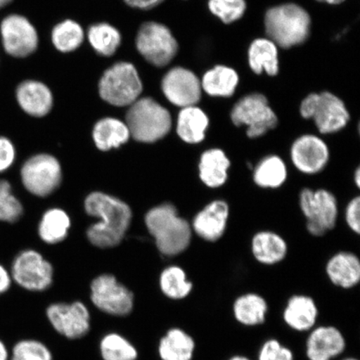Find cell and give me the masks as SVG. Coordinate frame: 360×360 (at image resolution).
I'll list each match as a JSON object with an SVG mask.
<instances>
[{
    "mask_svg": "<svg viewBox=\"0 0 360 360\" xmlns=\"http://www.w3.org/2000/svg\"><path fill=\"white\" fill-rule=\"evenodd\" d=\"M146 224L162 255L173 257L183 253L191 245V225L179 216L173 205H161L148 211Z\"/></svg>",
    "mask_w": 360,
    "mask_h": 360,
    "instance_id": "obj_2",
    "label": "cell"
},
{
    "mask_svg": "<svg viewBox=\"0 0 360 360\" xmlns=\"http://www.w3.org/2000/svg\"><path fill=\"white\" fill-rule=\"evenodd\" d=\"M319 309L311 297L296 295L290 297L283 311V322L291 330L309 332L316 326Z\"/></svg>",
    "mask_w": 360,
    "mask_h": 360,
    "instance_id": "obj_20",
    "label": "cell"
},
{
    "mask_svg": "<svg viewBox=\"0 0 360 360\" xmlns=\"http://www.w3.org/2000/svg\"><path fill=\"white\" fill-rule=\"evenodd\" d=\"M130 132L127 124L118 119L105 118L98 121L93 130L94 143L98 150L109 151L127 143Z\"/></svg>",
    "mask_w": 360,
    "mask_h": 360,
    "instance_id": "obj_29",
    "label": "cell"
},
{
    "mask_svg": "<svg viewBox=\"0 0 360 360\" xmlns=\"http://www.w3.org/2000/svg\"><path fill=\"white\" fill-rule=\"evenodd\" d=\"M229 217V206L226 201H211L193 218L192 231L207 242L218 241L226 231Z\"/></svg>",
    "mask_w": 360,
    "mask_h": 360,
    "instance_id": "obj_18",
    "label": "cell"
},
{
    "mask_svg": "<svg viewBox=\"0 0 360 360\" xmlns=\"http://www.w3.org/2000/svg\"><path fill=\"white\" fill-rule=\"evenodd\" d=\"M16 160V148L10 139L0 136V174L10 169Z\"/></svg>",
    "mask_w": 360,
    "mask_h": 360,
    "instance_id": "obj_40",
    "label": "cell"
},
{
    "mask_svg": "<svg viewBox=\"0 0 360 360\" xmlns=\"http://www.w3.org/2000/svg\"><path fill=\"white\" fill-rule=\"evenodd\" d=\"M231 118L238 127L246 126V134L250 139L263 136L278 124V117L268 98L259 93L248 94L238 100L233 107Z\"/></svg>",
    "mask_w": 360,
    "mask_h": 360,
    "instance_id": "obj_8",
    "label": "cell"
},
{
    "mask_svg": "<svg viewBox=\"0 0 360 360\" xmlns=\"http://www.w3.org/2000/svg\"><path fill=\"white\" fill-rule=\"evenodd\" d=\"M16 100L27 115H47L53 107V96L47 85L36 80L22 81L16 89Z\"/></svg>",
    "mask_w": 360,
    "mask_h": 360,
    "instance_id": "obj_19",
    "label": "cell"
},
{
    "mask_svg": "<svg viewBox=\"0 0 360 360\" xmlns=\"http://www.w3.org/2000/svg\"><path fill=\"white\" fill-rule=\"evenodd\" d=\"M90 299L102 312L114 316H127L134 308V295L110 274H103L93 281Z\"/></svg>",
    "mask_w": 360,
    "mask_h": 360,
    "instance_id": "obj_12",
    "label": "cell"
},
{
    "mask_svg": "<svg viewBox=\"0 0 360 360\" xmlns=\"http://www.w3.org/2000/svg\"><path fill=\"white\" fill-rule=\"evenodd\" d=\"M46 315L55 330L67 339H80L86 335L90 330L89 309L79 301L49 305Z\"/></svg>",
    "mask_w": 360,
    "mask_h": 360,
    "instance_id": "obj_14",
    "label": "cell"
},
{
    "mask_svg": "<svg viewBox=\"0 0 360 360\" xmlns=\"http://www.w3.org/2000/svg\"><path fill=\"white\" fill-rule=\"evenodd\" d=\"M227 360H252L249 357L245 356V355L236 354L233 356L228 359Z\"/></svg>",
    "mask_w": 360,
    "mask_h": 360,
    "instance_id": "obj_47",
    "label": "cell"
},
{
    "mask_svg": "<svg viewBox=\"0 0 360 360\" xmlns=\"http://www.w3.org/2000/svg\"><path fill=\"white\" fill-rule=\"evenodd\" d=\"M20 178L25 190L38 197H46L60 186L62 169L56 158L47 154L30 157L22 165Z\"/></svg>",
    "mask_w": 360,
    "mask_h": 360,
    "instance_id": "obj_10",
    "label": "cell"
},
{
    "mask_svg": "<svg viewBox=\"0 0 360 360\" xmlns=\"http://www.w3.org/2000/svg\"><path fill=\"white\" fill-rule=\"evenodd\" d=\"M135 43L139 53L156 67L168 65L178 53L177 40L168 27L157 22L143 24Z\"/></svg>",
    "mask_w": 360,
    "mask_h": 360,
    "instance_id": "obj_9",
    "label": "cell"
},
{
    "mask_svg": "<svg viewBox=\"0 0 360 360\" xmlns=\"http://www.w3.org/2000/svg\"><path fill=\"white\" fill-rule=\"evenodd\" d=\"M305 349L309 360H332L345 352V337L335 326L314 327L309 331Z\"/></svg>",
    "mask_w": 360,
    "mask_h": 360,
    "instance_id": "obj_17",
    "label": "cell"
},
{
    "mask_svg": "<svg viewBox=\"0 0 360 360\" xmlns=\"http://www.w3.org/2000/svg\"><path fill=\"white\" fill-rule=\"evenodd\" d=\"M251 250L259 263L274 265L285 259L288 245L285 238L278 233L264 231L255 233L252 238Z\"/></svg>",
    "mask_w": 360,
    "mask_h": 360,
    "instance_id": "obj_23",
    "label": "cell"
},
{
    "mask_svg": "<svg viewBox=\"0 0 360 360\" xmlns=\"http://www.w3.org/2000/svg\"><path fill=\"white\" fill-rule=\"evenodd\" d=\"M342 360H359V359H356V358H354V357H348V358H345V359H342Z\"/></svg>",
    "mask_w": 360,
    "mask_h": 360,
    "instance_id": "obj_49",
    "label": "cell"
},
{
    "mask_svg": "<svg viewBox=\"0 0 360 360\" xmlns=\"http://www.w3.org/2000/svg\"><path fill=\"white\" fill-rule=\"evenodd\" d=\"M209 125V117L200 108H182L178 115L176 132L184 142L197 145L204 141Z\"/></svg>",
    "mask_w": 360,
    "mask_h": 360,
    "instance_id": "obj_24",
    "label": "cell"
},
{
    "mask_svg": "<svg viewBox=\"0 0 360 360\" xmlns=\"http://www.w3.org/2000/svg\"><path fill=\"white\" fill-rule=\"evenodd\" d=\"M258 360H295V354L280 340L269 339L261 346Z\"/></svg>",
    "mask_w": 360,
    "mask_h": 360,
    "instance_id": "obj_39",
    "label": "cell"
},
{
    "mask_svg": "<svg viewBox=\"0 0 360 360\" xmlns=\"http://www.w3.org/2000/svg\"><path fill=\"white\" fill-rule=\"evenodd\" d=\"M288 169L285 162L278 155H269L261 160L254 169V181L263 188H277L285 183Z\"/></svg>",
    "mask_w": 360,
    "mask_h": 360,
    "instance_id": "obj_30",
    "label": "cell"
},
{
    "mask_svg": "<svg viewBox=\"0 0 360 360\" xmlns=\"http://www.w3.org/2000/svg\"><path fill=\"white\" fill-rule=\"evenodd\" d=\"M160 285L163 294L169 299H186L193 290V283L188 281L186 273L179 266H169L162 272Z\"/></svg>",
    "mask_w": 360,
    "mask_h": 360,
    "instance_id": "obj_33",
    "label": "cell"
},
{
    "mask_svg": "<svg viewBox=\"0 0 360 360\" xmlns=\"http://www.w3.org/2000/svg\"><path fill=\"white\" fill-rule=\"evenodd\" d=\"M330 148L321 137L304 134L296 139L290 148V159L300 173L317 174L326 169L330 160Z\"/></svg>",
    "mask_w": 360,
    "mask_h": 360,
    "instance_id": "obj_16",
    "label": "cell"
},
{
    "mask_svg": "<svg viewBox=\"0 0 360 360\" xmlns=\"http://www.w3.org/2000/svg\"><path fill=\"white\" fill-rule=\"evenodd\" d=\"M12 280L26 290L39 292L49 289L53 283V270L41 254L33 250L20 252L12 263Z\"/></svg>",
    "mask_w": 360,
    "mask_h": 360,
    "instance_id": "obj_11",
    "label": "cell"
},
{
    "mask_svg": "<svg viewBox=\"0 0 360 360\" xmlns=\"http://www.w3.org/2000/svg\"><path fill=\"white\" fill-rule=\"evenodd\" d=\"M248 61L255 74L265 72L269 76H276L280 70L278 47L269 38L256 39L250 45Z\"/></svg>",
    "mask_w": 360,
    "mask_h": 360,
    "instance_id": "obj_25",
    "label": "cell"
},
{
    "mask_svg": "<svg viewBox=\"0 0 360 360\" xmlns=\"http://www.w3.org/2000/svg\"><path fill=\"white\" fill-rule=\"evenodd\" d=\"M209 10L224 24L240 20L247 8L245 0H209Z\"/></svg>",
    "mask_w": 360,
    "mask_h": 360,
    "instance_id": "obj_37",
    "label": "cell"
},
{
    "mask_svg": "<svg viewBox=\"0 0 360 360\" xmlns=\"http://www.w3.org/2000/svg\"><path fill=\"white\" fill-rule=\"evenodd\" d=\"M0 39L4 52L13 58L28 57L37 49L39 37L26 17L11 13L0 22Z\"/></svg>",
    "mask_w": 360,
    "mask_h": 360,
    "instance_id": "obj_13",
    "label": "cell"
},
{
    "mask_svg": "<svg viewBox=\"0 0 360 360\" xmlns=\"http://www.w3.org/2000/svg\"><path fill=\"white\" fill-rule=\"evenodd\" d=\"M130 136L141 143H154L172 128L170 112L154 98H142L130 105L126 115Z\"/></svg>",
    "mask_w": 360,
    "mask_h": 360,
    "instance_id": "obj_4",
    "label": "cell"
},
{
    "mask_svg": "<svg viewBox=\"0 0 360 360\" xmlns=\"http://www.w3.org/2000/svg\"><path fill=\"white\" fill-rule=\"evenodd\" d=\"M305 120H314L319 133L335 134L349 123L350 116L343 101L330 92L312 93L305 97L300 108Z\"/></svg>",
    "mask_w": 360,
    "mask_h": 360,
    "instance_id": "obj_6",
    "label": "cell"
},
{
    "mask_svg": "<svg viewBox=\"0 0 360 360\" xmlns=\"http://www.w3.org/2000/svg\"><path fill=\"white\" fill-rule=\"evenodd\" d=\"M124 1L130 7L147 11L160 6L165 0H124Z\"/></svg>",
    "mask_w": 360,
    "mask_h": 360,
    "instance_id": "obj_42",
    "label": "cell"
},
{
    "mask_svg": "<svg viewBox=\"0 0 360 360\" xmlns=\"http://www.w3.org/2000/svg\"><path fill=\"white\" fill-rule=\"evenodd\" d=\"M12 281L10 270H8L2 264H0V295L11 289Z\"/></svg>",
    "mask_w": 360,
    "mask_h": 360,
    "instance_id": "obj_43",
    "label": "cell"
},
{
    "mask_svg": "<svg viewBox=\"0 0 360 360\" xmlns=\"http://www.w3.org/2000/svg\"><path fill=\"white\" fill-rule=\"evenodd\" d=\"M167 100L180 108L195 106L202 96L200 79L190 70L175 67L167 72L161 84Z\"/></svg>",
    "mask_w": 360,
    "mask_h": 360,
    "instance_id": "obj_15",
    "label": "cell"
},
{
    "mask_svg": "<svg viewBox=\"0 0 360 360\" xmlns=\"http://www.w3.org/2000/svg\"><path fill=\"white\" fill-rule=\"evenodd\" d=\"M345 220L349 228L355 233H360V198L354 197L346 207Z\"/></svg>",
    "mask_w": 360,
    "mask_h": 360,
    "instance_id": "obj_41",
    "label": "cell"
},
{
    "mask_svg": "<svg viewBox=\"0 0 360 360\" xmlns=\"http://www.w3.org/2000/svg\"><path fill=\"white\" fill-rule=\"evenodd\" d=\"M100 350L103 360H137L139 356L135 346L117 333L102 338Z\"/></svg>",
    "mask_w": 360,
    "mask_h": 360,
    "instance_id": "obj_35",
    "label": "cell"
},
{
    "mask_svg": "<svg viewBox=\"0 0 360 360\" xmlns=\"http://www.w3.org/2000/svg\"><path fill=\"white\" fill-rule=\"evenodd\" d=\"M88 39L94 51L103 56L114 55L121 44L120 31L107 22H98L90 27Z\"/></svg>",
    "mask_w": 360,
    "mask_h": 360,
    "instance_id": "obj_32",
    "label": "cell"
},
{
    "mask_svg": "<svg viewBox=\"0 0 360 360\" xmlns=\"http://www.w3.org/2000/svg\"><path fill=\"white\" fill-rule=\"evenodd\" d=\"M52 42L58 51L69 53L78 49L84 39V33L77 22L67 20L57 25L52 31Z\"/></svg>",
    "mask_w": 360,
    "mask_h": 360,
    "instance_id": "obj_34",
    "label": "cell"
},
{
    "mask_svg": "<svg viewBox=\"0 0 360 360\" xmlns=\"http://www.w3.org/2000/svg\"><path fill=\"white\" fill-rule=\"evenodd\" d=\"M70 219L65 211L51 209L44 213L39 225V235L47 244L65 240L70 228Z\"/></svg>",
    "mask_w": 360,
    "mask_h": 360,
    "instance_id": "obj_31",
    "label": "cell"
},
{
    "mask_svg": "<svg viewBox=\"0 0 360 360\" xmlns=\"http://www.w3.org/2000/svg\"><path fill=\"white\" fill-rule=\"evenodd\" d=\"M316 1L331 4V6H337V4L344 3L345 0H316Z\"/></svg>",
    "mask_w": 360,
    "mask_h": 360,
    "instance_id": "obj_45",
    "label": "cell"
},
{
    "mask_svg": "<svg viewBox=\"0 0 360 360\" xmlns=\"http://www.w3.org/2000/svg\"><path fill=\"white\" fill-rule=\"evenodd\" d=\"M268 38L283 49L304 44L308 39L311 19L302 6L294 3L270 8L264 15Z\"/></svg>",
    "mask_w": 360,
    "mask_h": 360,
    "instance_id": "obj_3",
    "label": "cell"
},
{
    "mask_svg": "<svg viewBox=\"0 0 360 360\" xmlns=\"http://www.w3.org/2000/svg\"><path fill=\"white\" fill-rule=\"evenodd\" d=\"M11 360H53V354L42 342L24 340L13 348Z\"/></svg>",
    "mask_w": 360,
    "mask_h": 360,
    "instance_id": "obj_38",
    "label": "cell"
},
{
    "mask_svg": "<svg viewBox=\"0 0 360 360\" xmlns=\"http://www.w3.org/2000/svg\"><path fill=\"white\" fill-rule=\"evenodd\" d=\"M269 305L266 300L256 292L238 296L233 304L236 321L241 326L255 327L266 321Z\"/></svg>",
    "mask_w": 360,
    "mask_h": 360,
    "instance_id": "obj_27",
    "label": "cell"
},
{
    "mask_svg": "<svg viewBox=\"0 0 360 360\" xmlns=\"http://www.w3.org/2000/svg\"><path fill=\"white\" fill-rule=\"evenodd\" d=\"M200 82L202 90L210 96L228 98L235 94L240 76L231 67L217 65L205 72Z\"/></svg>",
    "mask_w": 360,
    "mask_h": 360,
    "instance_id": "obj_28",
    "label": "cell"
},
{
    "mask_svg": "<svg viewBox=\"0 0 360 360\" xmlns=\"http://www.w3.org/2000/svg\"><path fill=\"white\" fill-rule=\"evenodd\" d=\"M24 214V207L13 195L12 186L7 179H0V221L13 224Z\"/></svg>",
    "mask_w": 360,
    "mask_h": 360,
    "instance_id": "obj_36",
    "label": "cell"
},
{
    "mask_svg": "<svg viewBox=\"0 0 360 360\" xmlns=\"http://www.w3.org/2000/svg\"><path fill=\"white\" fill-rule=\"evenodd\" d=\"M326 274L333 285L349 290L360 281V260L351 252H340L328 261Z\"/></svg>",
    "mask_w": 360,
    "mask_h": 360,
    "instance_id": "obj_21",
    "label": "cell"
},
{
    "mask_svg": "<svg viewBox=\"0 0 360 360\" xmlns=\"http://www.w3.org/2000/svg\"><path fill=\"white\" fill-rule=\"evenodd\" d=\"M354 180L355 184H356L357 188L360 187V169L357 168L356 170L354 171Z\"/></svg>",
    "mask_w": 360,
    "mask_h": 360,
    "instance_id": "obj_46",
    "label": "cell"
},
{
    "mask_svg": "<svg viewBox=\"0 0 360 360\" xmlns=\"http://www.w3.org/2000/svg\"><path fill=\"white\" fill-rule=\"evenodd\" d=\"M100 96L110 105L130 106L139 100L143 84L131 63L119 62L103 73L98 84Z\"/></svg>",
    "mask_w": 360,
    "mask_h": 360,
    "instance_id": "obj_5",
    "label": "cell"
},
{
    "mask_svg": "<svg viewBox=\"0 0 360 360\" xmlns=\"http://www.w3.org/2000/svg\"><path fill=\"white\" fill-rule=\"evenodd\" d=\"M89 215L101 221L88 229L87 237L98 248H112L122 241L132 220V211L126 202L102 192L90 193L84 201Z\"/></svg>",
    "mask_w": 360,
    "mask_h": 360,
    "instance_id": "obj_1",
    "label": "cell"
},
{
    "mask_svg": "<svg viewBox=\"0 0 360 360\" xmlns=\"http://www.w3.org/2000/svg\"><path fill=\"white\" fill-rule=\"evenodd\" d=\"M196 349L195 340L180 328H170L161 338L158 346L161 360H192Z\"/></svg>",
    "mask_w": 360,
    "mask_h": 360,
    "instance_id": "obj_26",
    "label": "cell"
},
{
    "mask_svg": "<svg viewBox=\"0 0 360 360\" xmlns=\"http://www.w3.org/2000/svg\"><path fill=\"white\" fill-rule=\"evenodd\" d=\"M300 206L310 235L321 237L336 226L339 209L334 193L325 188L313 191L305 188L300 192Z\"/></svg>",
    "mask_w": 360,
    "mask_h": 360,
    "instance_id": "obj_7",
    "label": "cell"
},
{
    "mask_svg": "<svg viewBox=\"0 0 360 360\" xmlns=\"http://www.w3.org/2000/svg\"><path fill=\"white\" fill-rule=\"evenodd\" d=\"M13 2V0H0V10H2V8H6L8 6V4H11Z\"/></svg>",
    "mask_w": 360,
    "mask_h": 360,
    "instance_id": "obj_48",
    "label": "cell"
},
{
    "mask_svg": "<svg viewBox=\"0 0 360 360\" xmlns=\"http://www.w3.org/2000/svg\"><path fill=\"white\" fill-rule=\"evenodd\" d=\"M8 352L6 345L0 340V360H8Z\"/></svg>",
    "mask_w": 360,
    "mask_h": 360,
    "instance_id": "obj_44",
    "label": "cell"
},
{
    "mask_svg": "<svg viewBox=\"0 0 360 360\" xmlns=\"http://www.w3.org/2000/svg\"><path fill=\"white\" fill-rule=\"evenodd\" d=\"M231 166V160L221 148H210L200 156V179L205 186L210 188L222 187L227 182Z\"/></svg>",
    "mask_w": 360,
    "mask_h": 360,
    "instance_id": "obj_22",
    "label": "cell"
}]
</instances>
